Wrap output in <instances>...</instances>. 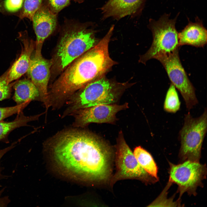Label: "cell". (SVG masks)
<instances>
[{
    "instance_id": "1",
    "label": "cell",
    "mask_w": 207,
    "mask_h": 207,
    "mask_svg": "<svg viewBox=\"0 0 207 207\" xmlns=\"http://www.w3.org/2000/svg\"><path fill=\"white\" fill-rule=\"evenodd\" d=\"M48 143L55 161L67 171L97 183L109 179L112 150L95 134L78 128L66 129Z\"/></svg>"
},
{
    "instance_id": "2",
    "label": "cell",
    "mask_w": 207,
    "mask_h": 207,
    "mask_svg": "<svg viewBox=\"0 0 207 207\" xmlns=\"http://www.w3.org/2000/svg\"><path fill=\"white\" fill-rule=\"evenodd\" d=\"M112 25L104 37L66 69L48 92L50 104L60 108L77 91L101 77L115 64L110 56L108 45L114 29Z\"/></svg>"
},
{
    "instance_id": "3",
    "label": "cell",
    "mask_w": 207,
    "mask_h": 207,
    "mask_svg": "<svg viewBox=\"0 0 207 207\" xmlns=\"http://www.w3.org/2000/svg\"><path fill=\"white\" fill-rule=\"evenodd\" d=\"M63 25L55 57L60 71L65 69L97 44L89 23L66 20Z\"/></svg>"
},
{
    "instance_id": "4",
    "label": "cell",
    "mask_w": 207,
    "mask_h": 207,
    "mask_svg": "<svg viewBox=\"0 0 207 207\" xmlns=\"http://www.w3.org/2000/svg\"><path fill=\"white\" fill-rule=\"evenodd\" d=\"M120 93L119 87L103 77L98 78L77 91L68 99L65 103L67 107L62 117L80 109L113 104L117 101Z\"/></svg>"
},
{
    "instance_id": "5",
    "label": "cell",
    "mask_w": 207,
    "mask_h": 207,
    "mask_svg": "<svg viewBox=\"0 0 207 207\" xmlns=\"http://www.w3.org/2000/svg\"><path fill=\"white\" fill-rule=\"evenodd\" d=\"M176 19H170L164 14L157 21L151 20L149 27L153 35L152 45L140 58V62L145 63L147 61L179 50V33L175 26Z\"/></svg>"
},
{
    "instance_id": "6",
    "label": "cell",
    "mask_w": 207,
    "mask_h": 207,
    "mask_svg": "<svg viewBox=\"0 0 207 207\" xmlns=\"http://www.w3.org/2000/svg\"><path fill=\"white\" fill-rule=\"evenodd\" d=\"M207 129L206 108L198 118L193 117L189 113L185 115L184 123L179 135L181 143L179 155L182 161L199 162Z\"/></svg>"
},
{
    "instance_id": "7",
    "label": "cell",
    "mask_w": 207,
    "mask_h": 207,
    "mask_svg": "<svg viewBox=\"0 0 207 207\" xmlns=\"http://www.w3.org/2000/svg\"><path fill=\"white\" fill-rule=\"evenodd\" d=\"M116 148V170L110 180L112 186L117 181L126 179H138L147 184L157 181L158 179L147 173L139 164L121 132L117 139Z\"/></svg>"
},
{
    "instance_id": "8",
    "label": "cell",
    "mask_w": 207,
    "mask_h": 207,
    "mask_svg": "<svg viewBox=\"0 0 207 207\" xmlns=\"http://www.w3.org/2000/svg\"><path fill=\"white\" fill-rule=\"evenodd\" d=\"M177 50L172 53L159 56L158 60L164 68L172 84L180 93L188 110L198 104L195 89L181 64Z\"/></svg>"
},
{
    "instance_id": "9",
    "label": "cell",
    "mask_w": 207,
    "mask_h": 207,
    "mask_svg": "<svg viewBox=\"0 0 207 207\" xmlns=\"http://www.w3.org/2000/svg\"><path fill=\"white\" fill-rule=\"evenodd\" d=\"M170 164L169 181L178 185L180 197L185 192L195 195L197 187L206 177V165L189 160L177 165Z\"/></svg>"
},
{
    "instance_id": "10",
    "label": "cell",
    "mask_w": 207,
    "mask_h": 207,
    "mask_svg": "<svg viewBox=\"0 0 207 207\" xmlns=\"http://www.w3.org/2000/svg\"><path fill=\"white\" fill-rule=\"evenodd\" d=\"M128 107L126 103L121 105L103 104L80 109L70 115L74 118L72 125L76 128H83L91 123L112 124L116 120V113Z\"/></svg>"
},
{
    "instance_id": "11",
    "label": "cell",
    "mask_w": 207,
    "mask_h": 207,
    "mask_svg": "<svg viewBox=\"0 0 207 207\" xmlns=\"http://www.w3.org/2000/svg\"><path fill=\"white\" fill-rule=\"evenodd\" d=\"M41 48L35 47L34 55L31 57L27 72L28 77L36 86L39 93L40 101L47 111L50 107L48 99V85L50 78L51 62L43 57Z\"/></svg>"
},
{
    "instance_id": "12",
    "label": "cell",
    "mask_w": 207,
    "mask_h": 207,
    "mask_svg": "<svg viewBox=\"0 0 207 207\" xmlns=\"http://www.w3.org/2000/svg\"><path fill=\"white\" fill-rule=\"evenodd\" d=\"M57 15L44 4L34 13L32 21L36 36L35 47H42L45 39L55 30L57 25Z\"/></svg>"
},
{
    "instance_id": "13",
    "label": "cell",
    "mask_w": 207,
    "mask_h": 207,
    "mask_svg": "<svg viewBox=\"0 0 207 207\" xmlns=\"http://www.w3.org/2000/svg\"><path fill=\"white\" fill-rule=\"evenodd\" d=\"M144 0H108L101 7L103 18L112 17L119 20L135 14L140 9Z\"/></svg>"
},
{
    "instance_id": "14",
    "label": "cell",
    "mask_w": 207,
    "mask_h": 207,
    "mask_svg": "<svg viewBox=\"0 0 207 207\" xmlns=\"http://www.w3.org/2000/svg\"><path fill=\"white\" fill-rule=\"evenodd\" d=\"M24 37L20 33V37L23 44L21 53L18 59L16 60L8 71L7 82L10 83L21 77L26 72L28 68L32 53L35 46L32 40H29L25 37V31L23 32Z\"/></svg>"
},
{
    "instance_id": "15",
    "label": "cell",
    "mask_w": 207,
    "mask_h": 207,
    "mask_svg": "<svg viewBox=\"0 0 207 207\" xmlns=\"http://www.w3.org/2000/svg\"><path fill=\"white\" fill-rule=\"evenodd\" d=\"M178 37L180 46L188 45L202 47L207 43V30L201 23L190 22L179 33Z\"/></svg>"
},
{
    "instance_id": "16",
    "label": "cell",
    "mask_w": 207,
    "mask_h": 207,
    "mask_svg": "<svg viewBox=\"0 0 207 207\" xmlns=\"http://www.w3.org/2000/svg\"><path fill=\"white\" fill-rule=\"evenodd\" d=\"M13 87L15 92L13 97L17 105L30 102L34 100L40 101L39 91L30 80L24 79L14 83Z\"/></svg>"
},
{
    "instance_id": "17",
    "label": "cell",
    "mask_w": 207,
    "mask_h": 207,
    "mask_svg": "<svg viewBox=\"0 0 207 207\" xmlns=\"http://www.w3.org/2000/svg\"><path fill=\"white\" fill-rule=\"evenodd\" d=\"M43 113L40 114L29 116L24 115L22 111L13 121L9 122L0 121V140L5 139L9 133L14 129L21 126H27V123L30 121L39 119Z\"/></svg>"
},
{
    "instance_id": "18",
    "label": "cell",
    "mask_w": 207,
    "mask_h": 207,
    "mask_svg": "<svg viewBox=\"0 0 207 207\" xmlns=\"http://www.w3.org/2000/svg\"><path fill=\"white\" fill-rule=\"evenodd\" d=\"M133 154L140 166L150 175L158 179L157 167L151 154L140 146L135 149Z\"/></svg>"
},
{
    "instance_id": "19",
    "label": "cell",
    "mask_w": 207,
    "mask_h": 207,
    "mask_svg": "<svg viewBox=\"0 0 207 207\" xmlns=\"http://www.w3.org/2000/svg\"><path fill=\"white\" fill-rule=\"evenodd\" d=\"M181 102L176 88L171 83L167 90L164 104V110L170 113H175L180 107Z\"/></svg>"
},
{
    "instance_id": "20",
    "label": "cell",
    "mask_w": 207,
    "mask_h": 207,
    "mask_svg": "<svg viewBox=\"0 0 207 207\" xmlns=\"http://www.w3.org/2000/svg\"><path fill=\"white\" fill-rule=\"evenodd\" d=\"M44 0H24L23 7L19 15L21 19L28 18L32 21L35 12L44 4Z\"/></svg>"
},
{
    "instance_id": "21",
    "label": "cell",
    "mask_w": 207,
    "mask_h": 207,
    "mask_svg": "<svg viewBox=\"0 0 207 207\" xmlns=\"http://www.w3.org/2000/svg\"><path fill=\"white\" fill-rule=\"evenodd\" d=\"M8 71L0 77V101L10 98L14 83L8 84L7 82Z\"/></svg>"
},
{
    "instance_id": "22",
    "label": "cell",
    "mask_w": 207,
    "mask_h": 207,
    "mask_svg": "<svg viewBox=\"0 0 207 207\" xmlns=\"http://www.w3.org/2000/svg\"><path fill=\"white\" fill-rule=\"evenodd\" d=\"M30 103H24L12 107H0V121L14 114L22 111Z\"/></svg>"
},
{
    "instance_id": "23",
    "label": "cell",
    "mask_w": 207,
    "mask_h": 207,
    "mask_svg": "<svg viewBox=\"0 0 207 207\" xmlns=\"http://www.w3.org/2000/svg\"><path fill=\"white\" fill-rule=\"evenodd\" d=\"M71 0H44V4L54 14L58 13L70 4Z\"/></svg>"
},
{
    "instance_id": "24",
    "label": "cell",
    "mask_w": 207,
    "mask_h": 207,
    "mask_svg": "<svg viewBox=\"0 0 207 207\" xmlns=\"http://www.w3.org/2000/svg\"><path fill=\"white\" fill-rule=\"evenodd\" d=\"M24 0H5L3 4L5 9L10 12L18 11L22 7Z\"/></svg>"
},
{
    "instance_id": "25",
    "label": "cell",
    "mask_w": 207,
    "mask_h": 207,
    "mask_svg": "<svg viewBox=\"0 0 207 207\" xmlns=\"http://www.w3.org/2000/svg\"><path fill=\"white\" fill-rule=\"evenodd\" d=\"M17 143L14 142L9 147L0 150V160L6 153L15 147Z\"/></svg>"
},
{
    "instance_id": "26",
    "label": "cell",
    "mask_w": 207,
    "mask_h": 207,
    "mask_svg": "<svg viewBox=\"0 0 207 207\" xmlns=\"http://www.w3.org/2000/svg\"><path fill=\"white\" fill-rule=\"evenodd\" d=\"M9 202V200L8 198H0V206H5L6 205H7Z\"/></svg>"
},
{
    "instance_id": "27",
    "label": "cell",
    "mask_w": 207,
    "mask_h": 207,
    "mask_svg": "<svg viewBox=\"0 0 207 207\" xmlns=\"http://www.w3.org/2000/svg\"><path fill=\"white\" fill-rule=\"evenodd\" d=\"M3 3L2 0H0V12L3 13L5 12Z\"/></svg>"
},
{
    "instance_id": "28",
    "label": "cell",
    "mask_w": 207,
    "mask_h": 207,
    "mask_svg": "<svg viewBox=\"0 0 207 207\" xmlns=\"http://www.w3.org/2000/svg\"><path fill=\"white\" fill-rule=\"evenodd\" d=\"M2 170L0 168V180L2 179H4L5 178V176L4 175H2L1 173Z\"/></svg>"
},
{
    "instance_id": "29",
    "label": "cell",
    "mask_w": 207,
    "mask_h": 207,
    "mask_svg": "<svg viewBox=\"0 0 207 207\" xmlns=\"http://www.w3.org/2000/svg\"><path fill=\"white\" fill-rule=\"evenodd\" d=\"M74 1L76 2H78L79 3H81L83 2L85 0H74Z\"/></svg>"
},
{
    "instance_id": "30",
    "label": "cell",
    "mask_w": 207,
    "mask_h": 207,
    "mask_svg": "<svg viewBox=\"0 0 207 207\" xmlns=\"http://www.w3.org/2000/svg\"><path fill=\"white\" fill-rule=\"evenodd\" d=\"M4 189H3L1 190L0 191V196L1 195L2 193L3 192V190Z\"/></svg>"
}]
</instances>
